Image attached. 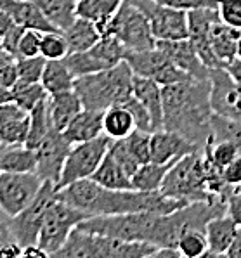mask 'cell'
<instances>
[{
  "instance_id": "obj_3",
  "label": "cell",
  "mask_w": 241,
  "mask_h": 258,
  "mask_svg": "<svg viewBox=\"0 0 241 258\" xmlns=\"http://www.w3.org/2000/svg\"><path fill=\"white\" fill-rule=\"evenodd\" d=\"M73 90L85 109L106 111L134 95V71L124 59L109 70L75 78Z\"/></svg>"
},
{
  "instance_id": "obj_7",
  "label": "cell",
  "mask_w": 241,
  "mask_h": 258,
  "mask_svg": "<svg viewBox=\"0 0 241 258\" xmlns=\"http://www.w3.org/2000/svg\"><path fill=\"white\" fill-rule=\"evenodd\" d=\"M97 28L102 37H114L127 50H148L156 47L148 16L134 0H122L113 18Z\"/></svg>"
},
{
  "instance_id": "obj_44",
  "label": "cell",
  "mask_w": 241,
  "mask_h": 258,
  "mask_svg": "<svg viewBox=\"0 0 241 258\" xmlns=\"http://www.w3.org/2000/svg\"><path fill=\"white\" fill-rule=\"evenodd\" d=\"M42 33L43 31L38 30H25L21 40L18 45V57H33V55H40V42H42Z\"/></svg>"
},
{
  "instance_id": "obj_24",
  "label": "cell",
  "mask_w": 241,
  "mask_h": 258,
  "mask_svg": "<svg viewBox=\"0 0 241 258\" xmlns=\"http://www.w3.org/2000/svg\"><path fill=\"white\" fill-rule=\"evenodd\" d=\"M63 33H65V38L68 42L70 54L89 50L90 47H94L102 38L96 23L90 21V19L80 18V16H77V19Z\"/></svg>"
},
{
  "instance_id": "obj_19",
  "label": "cell",
  "mask_w": 241,
  "mask_h": 258,
  "mask_svg": "<svg viewBox=\"0 0 241 258\" xmlns=\"http://www.w3.org/2000/svg\"><path fill=\"white\" fill-rule=\"evenodd\" d=\"M134 95L148 109L153 123V132L163 128V92L160 83L151 78L134 75Z\"/></svg>"
},
{
  "instance_id": "obj_34",
  "label": "cell",
  "mask_w": 241,
  "mask_h": 258,
  "mask_svg": "<svg viewBox=\"0 0 241 258\" xmlns=\"http://www.w3.org/2000/svg\"><path fill=\"white\" fill-rule=\"evenodd\" d=\"M212 141L220 142H232L238 148L241 154V121L231 120V118L220 116V114H212Z\"/></svg>"
},
{
  "instance_id": "obj_61",
  "label": "cell",
  "mask_w": 241,
  "mask_h": 258,
  "mask_svg": "<svg viewBox=\"0 0 241 258\" xmlns=\"http://www.w3.org/2000/svg\"><path fill=\"white\" fill-rule=\"evenodd\" d=\"M2 148H4V146H2V144H0V149H2Z\"/></svg>"
},
{
  "instance_id": "obj_30",
  "label": "cell",
  "mask_w": 241,
  "mask_h": 258,
  "mask_svg": "<svg viewBox=\"0 0 241 258\" xmlns=\"http://www.w3.org/2000/svg\"><path fill=\"white\" fill-rule=\"evenodd\" d=\"M122 0H78L77 16L90 19L96 26H101L113 18Z\"/></svg>"
},
{
  "instance_id": "obj_40",
  "label": "cell",
  "mask_w": 241,
  "mask_h": 258,
  "mask_svg": "<svg viewBox=\"0 0 241 258\" xmlns=\"http://www.w3.org/2000/svg\"><path fill=\"white\" fill-rule=\"evenodd\" d=\"M47 59L43 55H33V57H18L16 66H18L19 80L23 82H40L43 70H45Z\"/></svg>"
},
{
  "instance_id": "obj_42",
  "label": "cell",
  "mask_w": 241,
  "mask_h": 258,
  "mask_svg": "<svg viewBox=\"0 0 241 258\" xmlns=\"http://www.w3.org/2000/svg\"><path fill=\"white\" fill-rule=\"evenodd\" d=\"M217 11L220 21L241 30V0H217Z\"/></svg>"
},
{
  "instance_id": "obj_17",
  "label": "cell",
  "mask_w": 241,
  "mask_h": 258,
  "mask_svg": "<svg viewBox=\"0 0 241 258\" xmlns=\"http://www.w3.org/2000/svg\"><path fill=\"white\" fill-rule=\"evenodd\" d=\"M156 47L161 49L168 55V59L180 70L189 73L195 78H208L210 75V68L203 64L201 57L196 52L195 45L189 38H183V40H156Z\"/></svg>"
},
{
  "instance_id": "obj_21",
  "label": "cell",
  "mask_w": 241,
  "mask_h": 258,
  "mask_svg": "<svg viewBox=\"0 0 241 258\" xmlns=\"http://www.w3.org/2000/svg\"><path fill=\"white\" fill-rule=\"evenodd\" d=\"M47 106H49L50 123L59 132H63L71 123V120L84 109L80 97H78L75 90H66V92L49 95L47 97Z\"/></svg>"
},
{
  "instance_id": "obj_6",
  "label": "cell",
  "mask_w": 241,
  "mask_h": 258,
  "mask_svg": "<svg viewBox=\"0 0 241 258\" xmlns=\"http://www.w3.org/2000/svg\"><path fill=\"white\" fill-rule=\"evenodd\" d=\"M161 215L165 213L137 212L120 213V215H94L80 222L78 227L101 236L118 237L125 241H148L153 244Z\"/></svg>"
},
{
  "instance_id": "obj_54",
  "label": "cell",
  "mask_w": 241,
  "mask_h": 258,
  "mask_svg": "<svg viewBox=\"0 0 241 258\" xmlns=\"http://www.w3.org/2000/svg\"><path fill=\"white\" fill-rule=\"evenodd\" d=\"M23 256H25V258H31V256H35V258H47L49 255H47V253L43 251V249L38 244H30V246H25V248H23Z\"/></svg>"
},
{
  "instance_id": "obj_13",
  "label": "cell",
  "mask_w": 241,
  "mask_h": 258,
  "mask_svg": "<svg viewBox=\"0 0 241 258\" xmlns=\"http://www.w3.org/2000/svg\"><path fill=\"white\" fill-rule=\"evenodd\" d=\"M148 16L156 40H183L189 38L188 11L161 6L155 0H134Z\"/></svg>"
},
{
  "instance_id": "obj_46",
  "label": "cell",
  "mask_w": 241,
  "mask_h": 258,
  "mask_svg": "<svg viewBox=\"0 0 241 258\" xmlns=\"http://www.w3.org/2000/svg\"><path fill=\"white\" fill-rule=\"evenodd\" d=\"M26 28L19 26V25H14L9 28V31L6 33V37H4L2 40V49L6 50V52H9L11 55H18V45H19V40H21L23 33H25Z\"/></svg>"
},
{
  "instance_id": "obj_56",
  "label": "cell",
  "mask_w": 241,
  "mask_h": 258,
  "mask_svg": "<svg viewBox=\"0 0 241 258\" xmlns=\"http://www.w3.org/2000/svg\"><path fill=\"white\" fill-rule=\"evenodd\" d=\"M180 251L177 248H158L155 258H180Z\"/></svg>"
},
{
  "instance_id": "obj_29",
  "label": "cell",
  "mask_w": 241,
  "mask_h": 258,
  "mask_svg": "<svg viewBox=\"0 0 241 258\" xmlns=\"http://www.w3.org/2000/svg\"><path fill=\"white\" fill-rule=\"evenodd\" d=\"M57 30L65 31L77 19L78 0H31Z\"/></svg>"
},
{
  "instance_id": "obj_47",
  "label": "cell",
  "mask_w": 241,
  "mask_h": 258,
  "mask_svg": "<svg viewBox=\"0 0 241 258\" xmlns=\"http://www.w3.org/2000/svg\"><path fill=\"white\" fill-rule=\"evenodd\" d=\"M222 177L226 180V184H229L231 187L241 185V154H238L227 166H224Z\"/></svg>"
},
{
  "instance_id": "obj_55",
  "label": "cell",
  "mask_w": 241,
  "mask_h": 258,
  "mask_svg": "<svg viewBox=\"0 0 241 258\" xmlns=\"http://www.w3.org/2000/svg\"><path fill=\"white\" fill-rule=\"evenodd\" d=\"M224 68H226L229 73H231V77L234 78L236 82L241 83V59L239 57H234L231 62H227Z\"/></svg>"
},
{
  "instance_id": "obj_16",
  "label": "cell",
  "mask_w": 241,
  "mask_h": 258,
  "mask_svg": "<svg viewBox=\"0 0 241 258\" xmlns=\"http://www.w3.org/2000/svg\"><path fill=\"white\" fill-rule=\"evenodd\" d=\"M200 146L189 142L180 134L167 128L155 130L151 134V161L161 165H173L189 153H195Z\"/></svg>"
},
{
  "instance_id": "obj_41",
  "label": "cell",
  "mask_w": 241,
  "mask_h": 258,
  "mask_svg": "<svg viewBox=\"0 0 241 258\" xmlns=\"http://www.w3.org/2000/svg\"><path fill=\"white\" fill-rule=\"evenodd\" d=\"M109 154L118 161L122 166L125 168V172L129 173L130 177L136 173V170L139 168V161L134 158V154L130 153V149L127 148L124 139H116V141L111 142V148H109Z\"/></svg>"
},
{
  "instance_id": "obj_50",
  "label": "cell",
  "mask_w": 241,
  "mask_h": 258,
  "mask_svg": "<svg viewBox=\"0 0 241 258\" xmlns=\"http://www.w3.org/2000/svg\"><path fill=\"white\" fill-rule=\"evenodd\" d=\"M226 213L241 227V194H238V192L231 194V198L227 200Z\"/></svg>"
},
{
  "instance_id": "obj_12",
  "label": "cell",
  "mask_w": 241,
  "mask_h": 258,
  "mask_svg": "<svg viewBox=\"0 0 241 258\" xmlns=\"http://www.w3.org/2000/svg\"><path fill=\"white\" fill-rule=\"evenodd\" d=\"M43 180L35 172H0V212L16 217L38 194Z\"/></svg>"
},
{
  "instance_id": "obj_53",
  "label": "cell",
  "mask_w": 241,
  "mask_h": 258,
  "mask_svg": "<svg viewBox=\"0 0 241 258\" xmlns=\"http://www.w3.org/2000/svg\"><path fill=\"white\" fill-rule=\"evenodd\" d=\"M14 25V21L11 19V16L6 11L0 9V49H2V40L6 37V33L9 31V28Z\"/></svg>"
},
{
  "instance_id": "obj_52",
  "label": "cell",
  "mask_w": 241,
  "mask_h": 258,
  "mask_svg": "<svg viewBox=\"0 0 241 258\" xmlns=\"http://www.w3.org/2000/svg\"><path fill=\"white\" fill-rule=\"evenodd\" d=\"M226 256L229 258H241V227L238 225V231H236V236L232 239L231 246H229Z\"/></svg>"
},
{
  "instance_id": "obj_14",
  "label": "cell",
  "mask_w": 241,
  "mask_h": 258,
  "mask_svg": "<svg viewBox=\"0 0 241 258\" xmlns=\"http://www.w3.org/2000/svg\"><path fill=\"white\" fill-rule=\"evenodd\" d=\"M208 80L213 113L241 121V83L236 82L224 66L212 68Z\"/></svg>"
},
{
  "instance_id": "obj_27",
  "label": "cell",
  "mask_w": 241,
  "mask_h": 258,
  "mask_svg": "<svg viewBox=\"0 0 241 258\" xmlns=\"http://www.w3.org/2000/svg\"><path fill=\"white\" fill-rule=\"evenodd\" d=\"M40 83L47 94H59L66 92V90H73L75 87V77L70 71L68 64L65 59H56V61H47L45 70H43Z\"/></svg>"
},
{
  "instance_id": "obj_57",
  "label": "cell",
  "mask_w": 241,
  "mask_h": 258,
  "mask_svg": "<svg viewBox=\"0 0 241 258\" xmlns=\"http://www.w3.org/2000/svg\"><path fill=\"white\" fill-rule=\"evenodd\" d=\"M16 61L14 55H11L9 52H6L4 49H0V68H4L6 64H9V62Z\"/></svg>"
},
{
  "instance_id": "obj_26",
  "label": "cell",
  "mask_w": 241,
  "mask_h": 258,
  "mask_svg": "<svg viewBox=\"0 0 241 258\" xmlns=\"http://www.w3.org/2000/svg\"><path fill=\"white\" fill-rule=\"evenodd\" d=\"M90 178H92L94 182H97L99 185H102V187H108V189H134L132 177H130L129 173L125 172L124 166L109 154V151Z\"/></svg>"
},
{
  "instance_id": "obj_36",
  "label": "cell",
  "mask_w": 241,
  "mask_h": 258,
  "mask_svg": "<svg viewBox=\"0 0 241 258\" xmlns=\"http://www.w3.org/2000/svg\"><path fill=\"white\" fill-rule=\"evenodd\" d=\"M30 132V113L0 125V144L18 146L25 144Z\"/></svg>"
},
{
  "instance_id": "obj_1",
  "label": "cell",
  "mask_w": 241,
  "mask_h": 258,
  "mask_svg": "<svg viewBox=\"0 0 241 258\" xmlns=\"http://www.w3.org/2000/svg\"><path fill=\"white\" fill-rule=\"evenodd\" d=\"M57 200L82 210L90 217L137 212L170 213L184 206V203L167 198L160 190L108 189L92 178L77 180L66 187L57 189Z\"/></svg>"
},
{
  "instance_id": "obj_25",
  "label": "cell",
  "mask_w": 241,
  "mask_h": 258,
  "mask_svg": "<svg viewBox=\"0 0 241 258\" xmlns=\"http://www.w3.org/2000/svg\"><path fill=\"white\" fill-rule=\"evenodd\" d=\"M0 163H2V172H35L37 170V153L35 149L26 148L25 144L4 146L0 149Z\"/></svg>"
},
{
  "instance_id": "obj_49",
  "label": "cell",
  "mask_w": 241,
  "mask_h": 258,
  "mask_svg": "<svg viewBox=\"0 0 241 258\" xmlns=\"http://www.w3.org/2000/svg\"><path fill=\"white\" fill-rule=\"evenodd\" d=\"M18 80H19V75H18V66H16V61L6 64L4 68H0V85H2V87L13 89Z\"/></svg>"
},
{
  "instance_id": "obj_28",
  "label": "cell",
  "mask_w": 241,
  "mask_h": 258,
  "mask_svg": "<svg viewBox=\"0 0 241 258\" xmlns=\"http://www.w3.org/2000/svg\"><path fill=\"white\" fill-rule=\"evenodd\" d=\"M102 130L113 141L125 139L136 130V121H134V116L125 106H111L102 114Z\"/></svg>"
},
{
  "instance_id": "obj_31",
  "label": "cell",
  "mask_w": 241,
  "mask_h": 258,
  "mask_svg": "<svg viewBox=\"0 0 241 258\" xmlns=\"http://www.w3.org/2000/svg\"><path fill=\"white\" fill-rule=\"evenodd\" d=\"M170 166L172 165H161L155 161L141 165L132 175V187L136 190H160Z\"/></svg>"
},
{
  "instance_id": "obj_15",
  "label": "cell",
  "mask_w": 241,
  "mask_h": 258,
  "mask_svg": "<svg viewBox=\"0 0 241 258\" xmlns=\"http://www.w3.org/2000/svg\"><path fill=\"white\" fill-rule=\"evenodd\" d=\"M71 146L73 144L66 141L63 132H59L52 126L45 139L40 142V146L35 149V153H37V170H35V173L42 180H50L57 185Z\"/></svg>"
},
{
  "instance_id": "obj_58",
  "label": "cell",
  "mask_w": 241,
  "mask_h": 258,
  "mask_svg": "<svg viewBox=\"0 0 241 258\" xmlns=\"http://www.w3.org/2000/svg\"><path fill=\"white\" fill-rule=\"evenodd\" d=\"M236 57L241 59V37H239V40H238V55H236Z\"/></svg>"
},
{
  "instance_id": "obj_10",
  "label": "cell",
  "mask_w": 241,
  "mask_h": 258,
  "mask_svg": "<svg viewBox=\"0 0 241 258\" xmlns=\"http://www.w3.org/2000/svg\"><path fill=\"white\" fill-rule=\"evenodd\" d=\"M85 212L75 208L61 200H56V203L49 208L45 218H43L42 229L38 232L37 244L40 246L43 251L49 256L57 253L73 232L75 227H78L80 222L89 218Z\"/></svg>"
},
{
  "instance_id": "obj_32",
  "label": "cell",
  "mask_w": 241,
  "mask_h": 258,
  "mask_svg": "<svg viewBox=\"0 0 241 258\" xmlns=\"http://www.w3.org/2000/svg\"><path fill=\"white\" fill-rule=\"evenodd\" d=\"M50 128H52V123H50L49 116V106H47V99H43L40 104H37L30 111V132L25 146L37 149Z\"/></svg>"
},
{
  "instance_id": "obj_11",
  "label": "cell",
  "mask_w": 241,
  "mask_h": 258,
  "mask_svg": "<svg viewBox=\"0 0 241 258\" xmlns=\"http://www.w3.org/2000/svg\"><path fill=\"white\" fill-rule=\"evenodd\" d=\"M125 61L129 62L134 75L151 78V80L160 83L161 87L195 78L180 70L179 66L173 64L168 59V55L158 47H153V49L148 50H127Z\"/></svg>"
},
{
  "instance_id": "obj_48",
  "label": "cell",
  "mask_w": 241,
  "mask_h": 258,
  "mask_svg": "<svg viewBox=\"0 0 241 258\" xmlns=\"http://www.w3.org/2000/svg\"><path fill=\"white\" fill-rule=\"evenodd\" d=\"M23 114H28V113H26V111H23L14 101L2 102V104H0V125H4V123L14 120V118L23 116Z\"/></svg>"
},
{
  "instance_id": "obj_45",
  "label": "cell",
  "mask_w": 241,
  "mask_h": 258,
  "mask_svg": "<svg viewBox=\"0 0 241 258\" xmlns=\"http://www.w3.org/2000/svg\"><path fill=\"white\" fill-rule=\"evenodd\" d=\"M161 6L173 7V9L180 11H193V9H217V0H155Z\"/></svg>"
},
{
  "instance_id": "obj_35",
  "label": "cell",
  "mask_w": 241,
  "mask_h": 258,
  "mask_svg": "<svg viewBox=\"0 0 241 258\" xmlns=\"http://www.w3.org/2000/svg\"><path fill=\"white\" fill-rule=\"evenodd\" d=\"M177 249L186 258H200L207 256L208 253V239L205 229H189L180 236Z\"/></svg>"
},
{
  "instance_id": "obj_37",
  "label": "cell",
  "mask_w": 241,
  "mask_h": 258,
  "mask_svg": "<svg viewBox=\"0 0 241 258\" xmlns=\"http://www.w3.org/2000/svg\"><path fill=\"white\" fill-rule=\"evenodd\" d=\"M68 54V42H66L63 31H43L40 42V55H43L47 61H56V59H65Z\"/></svg>"
},
{
  "instance_id": "obj_5",
  "label": "cell",
  "mask_w": 241,
  "mask_h": 258,
  "mask_svg": "<svg viewBox=\"0 0 241 258\" xmlns=\"http://www.w3.org/2000/svg\"><path fill=\"white\" fill-rule=\"evenodd\" d=\"M160 192L184 205L191 203V201H203L213 198L207 187L203 148L186 154L168 168Z\"/></svg>"
},
{
  "instance_id": "obj_18",
  "label": "cell",
  "mask_w": 241,
  "mask_h": 258,
  "mask_svg": "<svg viewBox=\"0 0 241 258\" xmlns=\"http://www.w3.org/2000/svg\"><path fill=\"white\" fill-rule=\"evenodd\" d=\"M0 9L6 11L16 25L26 30L38 31H56L57 28L45 18L38 6L31 0H0ZM61 31V30H59Z\"/></svg>"
},
{
  "instance_id": "obj_22",
  "label": "cell",
  "mask_w": 241,
  "mask_h": 258,
  "mask_svg": "<svg viewBox=\"0 0 241 258\" xmlns=\"http://www.w3.org/2000/svg\"><path fill=\"white\" fill-rule=\"evenodd\" d=\"M238 231V224L227 215H220L212 218L205 227L208 239V253L207 256H226L229 246Z\"/></svg>"
},
{
  "instance_id": "obj_8",
  "label": "cell",
  "mask_w": 241,
  "mask_h": 258,
  "mask_svg": "<svg viewBox=\"0 0 241 258\" xmlns=\"http://www.w3.org/2000/svg\"><path fill=\"white\" fill-rule=\"evenodd\" d=\"M113 139L108 137L106 134L92 139V141L80 142V144H73L71 151L63 166L61 177L56 187L63 189L66 185L73 184L77 180H84V178H90L104 156L108 154L109 148H111Z\"/></svg>"
},
{
  "instance_id": "obj_23",
  "label": "cell",
  "mask_w": 241,
  "mask_h": 258,
  "mask_svg": "<svg viewBox=\"0 0 241 258\" xmlns=\"http://www.w3.org/2000/svg\"><path fill=\"white\" fill-rule=\"evenodd\" d=\"M239 37L241 30H238V28L229 26L220 21V19L213 23L210 30V43L213 52H215L217 59H219L222 66H226L227 62H231L238 55Z\"/></svg>"
},
{
  "instance_id": "obj_39",
  "label": "cell",
  "mask_w": 241,
  "mask_h": 258,
  "mask_svg": "<svg viewBox=\"0 0 241 258\" xmlns=\"http://www.w3.org/2000/svg\"><path fill=\"white\" fill-rule=\"evenodd\" d=\"M151 134L153 132H144V130L136 128L130 136L124 139L130 153L139 161V165L151 161Z\"/></svg>"
},
{
  "instance_id": "obj_43",
  "label": "cell",
  "mask_w": 241,
  "mask_h": 258,
  "mask_svg": "<svg viewBox=\"0 0 241 258\" xmlns=\"http://www.w3.org/2000/svg\"><path fill=\"white\" fill-rule=\"evenodd\" d=\"M122 106H125V108L130 111V114L134 116V121H136V128L144 130V132H153L151 116H149L148 109L144 108V104H142V102L136 97V95L129 97Z\"/></svg>"
},
{
  "instance_id": "obj_33",
  "label": "cell",
  "mask_w": 241,
  "mask_h": 258,
  "mask_svg": "<svg viewBox=\"0 0 241 258\" xmlns=\"http://www.w3.org/2000/svg\"><path fill=\"white\" fill-rule=\"evenodd\" d=\"M11 92H13V101L23 111H26V113H30L35 106L40 104L43 99L49 97V94H47V90L43 89V85L40 82L33 83V82L18 80L16 85L11 89Z\"/></svg>"
},
{
  "instance_id": "obj_59",
  "label": "cell",
  "mask_w": 241,
  "mask_h": 258,
  "mask_svg": "<svg viewBox=\"0 0 241 258\" xmlns=\"http://www.w3.org/2000/svg\"><path fill=\"white\" fill-rule=\"evenodd\" d=\"M234 192H238V194H241V185H238V187H234Z\"/></svg>"
},
{
  "instance_id": "obj_2",
  "label": "cell",
  "mask_w": 241,
  "mask_h": 258,
  "mask_svg": "<svg viewBox=\"0 0 241 258\" xmlns=\"http://www.w3.org/2000/svg\"><path fill=\"white\" fill-rule=\"evenodd\" d=\"M163 92V128L180 134L189 142L203 148L212 136L210 80L189 78L161 87Z\"/></svg>"
},
{
  "instance_id": "obj_38",
  "label": "cell",
  "mask_w": 241,
  "mask_h": 258,
  "mask_svg": "<svg viewBox=\"0 0 241 258\" xmlns=\"http://www.w3.org/2000/svg\"><path fill=\"white\" fill-rule=\"evenodd\" d=\"M203 151L212 160V163L215 166H219L220 170H224V166H227L239 154L238 148H236L232 142H226V141L215 142V141H212V139L207 141V144L203 146Z\"/></svg>"
},
{
  "instance_id": "obj_20",
  "label": "cell",
  "mask_w": 241,
  "mask_h": 258,
  "mask_svg": "<svg viewBox=\"0 0 241 258\" xmlns=\"http://www.w3.org/2000/svg\"><path fill=\"white\" fill-rule=\"evenodd\" d=\"M102 114L104 111L96 109H82L71 123L63 130V136L70 144H80V142L92 141L104 134L102 130Z\"/></svg>"
},
{
  "instance_id": "obj_51",
  "label": "cell",
  "mask_w": 241,
  "mask_h": 258,
  "mask_svg": "<svg viewBox=\"0 0 241 258\" xmlns=\"http://www.w3.org/2000/svg\"><path fill=\"white\" fill-rule=\"evenodd\" d=\"M14 236H13V231H11V225H9V217L6 213L0 215V248H4L6 244L9 243H14ZM18 243V241H16Z\"/></svg>"
},
{
  "instance_id": "obj_4",
  "label": "cell",
  "mask_w": 241,
  "mask_h": 258,
  "mask_svg": "<svg viewBox=\"0 0 241 258\" xmlns=\"http://www.w3.org/2000/svg\"><path fill=\"white\" fill-rule=\"evenodd\" d=\"M158 246L148 241H125L75 227L54 256L59 258H144L155 256Z\"/></svg>"
},
{
  "instance_id": "obj_60",
  "label": "cell",
  "mask_w": 241,
  "mask_h": 258,
  "mask_svg": "<svg viewBox=\"0 0 241 258\" xmlns=\"http://www.w3.org/2000/svg\"><path fill=\"white\" fill-rule=\"evenodd\" d=\"M0 172H2V163H0Z\"/></svg>"
},
{
  "instance_id": "obj_9",
  "label": "cell",
  "mask_w": 241,
  "mask_h": 258,
  "mask_svg": "<svg viewBox=\"0 0 241 258\" xmlns=\"http://www.w3.org/2000/svg\"><path fill=\"white\" fill-rule=\"evenodd\" d=\"M57 200V187L54 182L43 180L38 194L25 210L16 217H9V225L13 231L14 239L25 248L30 244H37L38 232L42 229L43 218H45L49 208Z\"/></svg>"
}]
</instances>
